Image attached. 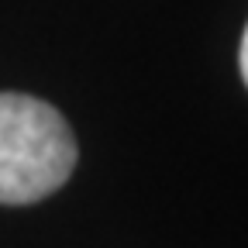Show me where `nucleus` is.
<instances>
[{
    "label": "nucleus",
    "instance_id": "f257e3e1",
    "mask_svg": "<svg viewBox=\"0 0 248 248\" xmlns=\"http://www.w3.org/2000/svg\"><path fill=\"white\" fill-rule=\"evenodd\" d=\"M76 169V138L52 104L0 93V207L52 197Z\"/></svg>",
    "mask_w": 248,
    "mask_h": 248
},
{
    "label": "nucleus",
    "instance_id": "f03ea898",
    "mask_svg": "<svg viewBox=\"0 0 248 248\" xmlns=\"http://www.w3.org/2000/svg\"><path fill=\"white\" fill-rule=\"evenodd\" d=\"M238 62H241V76H245V86H248V28L241 35V55H238Z\"/></svg>",
    "mask_w": 248,
    "mask_h": 248
}]
</instances>
